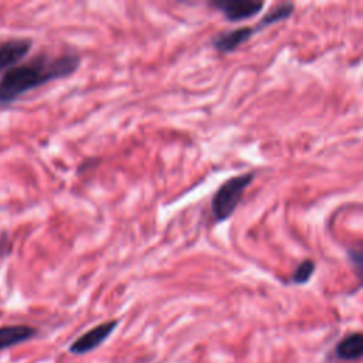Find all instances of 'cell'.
<instances>
[{
    "mask_svg": "<svg viewBox=\"0 0 363 363\" xmlns=\"http://www.w3.org/2000/svg\"><path fill=\"white\" fill-rule=\"evenodd\" d=\"M33 41L30 38H11L0 45V72L13 68L31 50Z\"/></svg>",
    "mask_w": 363,
    "mask_h": 363,
    "instance_id": "obj_6",
    "label": "cell"
},
{
    "mask_svg": "<svg viewBox=\"0 0 363 363\" xmlns=\"http://www.w3.org/2000/svg\"><path fill=\"white\" fill-rule=\"evenodd\" d=\"M315 269H316V264L312 259H303L295 268L294 275H292V281L295 284H298V285H303V284H306L312 278Z\"/></svg>",
    "mask_w": 363,
    "mask_h": 363,
    "instance_id": "obj_10",
    "label": "cell"
},
{
    "mask_svg": "<svg viewBox=\"0 0 363 363\" xmlns=\"http://www.w3.org/2000/svg\"><path fill=\"white\" fill-rule=\"evenodd\" d=\"M118 323H119L118 319H111L91 328L89 330H86L84 335H81L71 343L69 352L72 354H85L96 349L109 337V335L115 330Z\"/></svg>",
    "mask_w": 363,
    "mask_h": 363,
    "instance_id": "obj_4",
    "label": "cell"
},
{
    "mask_svg": "<svg viewBox=\"0 0 363 363\" xmlns=\"http://www.w3.org/2000/svg\"><path fill=\"white\" fill-rule=\"evenodd\" d=\"M11 252V241L7 235V233H0V258L7 257Z\"/></svg>",
    "mask_w": 363,
    "mask_h": 363,
    "instance_id": "obj_11",
    "label": "cell"
},
{
    "mask_svg": "<svg viewBox=\"0 0 363 363\" xmlns=\"http://www.w3.org/2000/svg\"><path fill=\"white\" fill-rule=\"evenodd\" d=\"M255 172H245L242 174L227 179L211 197V214L217 223L228 220L237 210L245 189L252 183Z\"/></svg>",
    "mask_w": 363,
    "mask_h": 363,
    "instance_id": "obj_2",
    "label": "cell"
},
{
    "mask_svg": "<svg viewBox=\"0 0 363 363\" xmlns=\"http://www.w3.org/2000/svg\"><path fill=\"white\" fill-rule=\"evenodd\" d=\"M335 354L340 360H357L363 354V335L353 332L340 339L335 347Z\"/></svg>",
    "mask_w": 363,
    "mask_h": 363,
    "instance_id": "obj_8",
    "label": "cell"
},
{
    "mask_svg": "<svg viewBox=\"0 0 363 363\" xmlns=\"http://www.w3.org/2000/svg\"><path fill=\"white\" fill-rule=\"evenodd\" d=\"M347 257L350 262L356 267L357 275H360L362 271V251L360 250H347Z\"/></svg>",
    "mask_w": 363,
    "mask_h": 363,
    "instance_id": "obj_12",
    "label": "cell"
},
{
    "mask_svg": "<svg viewBox=\"0 0 363 363\" xmlns=\"http://www.w3.org/2000/svg\"><path fill=\"white\" fill-rule=\"evenodd\" d=\"M295 10V4L292 1H284V3H279L277 6H274L269 11H267L261 20L254 26L255 31H262L265 30L267 27L278 23V21H284L286 18H289L292 16Z\"/></svg>",
    "mask_w": 363,
    "mask_h": 363,
    "instance_id": "obj_9",
    "label": "cell"
},
{
    "mask_svg": "<svg viewBox=\"0 0 363 363\" xmlns=\"http://www.w3.org/2000/svg\"><path fill=\"white\" fill-rule=\"evenodd\" d=\"M81 64L77 51L58 55L38 54L28 62L13 67L0 78V108H7L28 91L72 75Z\"/></svg>",
    "mask_w": 363,
    "mask_h": 363,
    "instance_id": "obj_1",
    "label": "cell"
},
{
    "mask_svg": "<svg viewBox=\"0 0 363 363\" xmlns=\"http://www.w3.org/2000/svg\"><path fill=\"white\" fill-rule=\"evenodd\" d=\"M208 4L217 9L231 23L255 17L265 7V3L259 0H211Z\"/></svg>",
    "mask_w": 363,
    "mask_h": 363,
    "instance_id": "obj_3",
    "label": "cell"
},
{
    "mask_svg": "<svg viewBox=\"0 0 363 363\" xmlns=\"http://www.w3.org/2000/svg\"><path fill=\"white\" fill-rule=\"evenodd\" d=\"M37 335V329L28 325L0 326V350L20 345Z\"/></svg>",
    "mask_w": 363,
    "mask_h": 363,
    "instance_id": "obj_7",
    "label": "cell"
},
{
    "mask_svg": "<svg viewBox=\"0 0 363 363\" xmlns=\"http://www.w3.org/2000/svg\"><path fill=\"white\" fill-rule=\"evenodd\" d=\"M255 33L257 31L254 26H242L233 30L221 31L211 38V47L221 54H228L247 43Z\"/></svg>",
    "mask_w": 363,
    "mask_h": 363,
    "instance_id": "obj_5",
    "label": "cell"
}]
</instances>
